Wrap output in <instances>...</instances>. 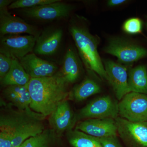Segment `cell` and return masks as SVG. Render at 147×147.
Segmentation results:
<instances>
[{
    "label": "cell",
    "mask_w": 147,
    "mask_h": 147,
    "mask_svg": "<svg viewBox=\"0 0 147 147\" xmlns=\"http://www.w3.org/2000/svg\"><path fill=\"white\" fill-rule=\"evenodd\" d=\"M69 84L61 71L52 76L31 79L28 84L31 98L30 108L45 117L50 116L70 96Z\"/></svg>",
    "instance_id": "cell-1"
},
{
    "label": "cell",
    "mask_w": 147,
    "mask_h": 147,
    "mask_svg": "<svg viewBox=\"0 0 147 147\" xmlns=\"http://www.w3.org/2000/svg\"><path fill=\"white\" fill-rule=\"evenodd\" d=\"M5 106V111L1 113L0 117V131L11 135V147H20L27 139L45 130L43 122L45 116L30 108L14 110L9 104Z\"/></svg>",
    "instance_id": "cell-2"
},
{
    "label": "cell",
    "mask_w": 147,
    "mask_h": 147,
    "mask_svg": "<svg viewBox=\"0 0 147 147\" xmlns=\"http://www.w3.org/2000/svg\"><path fill=\"white\" fill-rule=\"evenodd\" d=\"M68 29L86 68L89 71L97 74L101 79L108 82V75L98 51V38L90 33L79 17L71 18Z\"/></svg>",
    "instance_id": "cell-3"
},
{
    "label": "cell",
    "mask_w": 147,
    "mask_h": 147,
    "mask_svg": "<svg viewBox=\"0 0 147 147\" xmlns=\"http://www.w3.org/2000/svg\"><path fill=\"white\" fill-rule=\"evenodd\" d=\"M120 117L131 122L147 121V94L130 92L118 103Z\"/></svg>",
    "instance_id": "cell-4"
},
{
    "label": "cell",
    "mask_w": 147,
    "mask_h": 147,
    "mask_svg": "<svg viewBox=\"0 0 147 147\" xmlns=\"http://www.w3.org/2000/svg\"><path fill=\"white\" fill-rule=\"evenodd\" d=\"M74 8L71 5L60 1L49 4L21 9L20 11L25 17L32 20L51 21L68 18Z\"/></svg>",
    "instance_id": "cell-5"
},
{
    "label": "cell",
    "mask_w": 147,
    "mask_h": 147,
    "mask_svg": "<svg viewBox=\"0 0 147 147\" xmlns=\"http://www.w3.org/2000/svg\"><path fill=\"white\" fill-rule=\"evenodd\" d=\"M37 38L29 34H7L0 37V53L19 59L33 52Z\"/></svg>",
    "instance_id": "cell-6"
},
{
    "label": "cell",
    "mask_w": 147,
    "mask_h": 147,
    "mask_svg": "<svg viewBox=\"0 0 147 147\" xmlns=\"http://www.w3.org/2000/svg\"><path fill=\"white\" fill-rule=\"evenodd\" d=\"M118 103L109 96L96 98L82 108L77 118H110L115 119L119 116Z\"/></svg>",
    "instance_id": "cell-7"
},
{
    "label": "cell",
    "mask_w": 147,
    "mask_h": 147,
    "mask_svg": "<svg viewBox=\"0 0 147 147\" xmlns=\"http://www.w3.org/2000/svg\"><path fill=\"white\" fill-rule=\"evenodd\" d=\"M118 134L129 147H147V121L131 122L118 117L115 119Z\"/></svg>",
    "instance_id": "cell-8"
},
{
    "label": "cell",
    "mask_w": 147,
    "mask_h": 147,
    "mask_svg": "<svg viewBox=\"0 0 147 147\" xmlns=\"http://www.w3.org/2000/svg\"><path fill=\"white\" fill-rule=\"evenodd\" d=\"M104 51L115 56L120 62L125 64L133 63L147 56L145 48L121 39L110 40Z\"/></svg>",
    "instance_id": "cell-9"
},
{
    "label": "cell",
    "mask_w": 147,
    "mask_h": 147,
    "mask_svg": "<svg viewBox=\"0 0 147 147\" xmlns=\"http://www.w3.org/2000/svg\"><path fill=\"white\" fill-rule=\"evenodd\" d=\"M41 32L38 28L22 18L13 16L8 8L0 9V36L26 34L37 38Z\"/></svg>",
    "instance_id": "cell-10"
},
{
    "label": "cell",
    "mask_w": 147,
    "mask_h": 147,
    "mask_svg": "<svg viewBox=\"0 0 147 147\" xmlns=\"http://www.w3.org/2000/svg\"><path fill=\"white\" fill-rule=\"evenodd\" d=\"M63 32L59 27H49L41 31L37 38L33 53L36 55L53 56L60 48Z\"/></svg>",
    "instance_id": "cell-11"
},
{
    "label": "cell",
    "mask_w": 147,
    "mask_h": 147,
    "mask_svg": "<svg viewBox=\"0 0 147 147\" xmlns=\"http://www.w3.org/2000/svg\"><path fill=\"white\" fill-rule=\"evenodd\" d=\"M75 129L98 138L117 137V127L113 119H90L79 122Z\"/></svg>",
    "instance_id": "cell-12"
},
{
    "label": "cell",
    "mask_w": 147,
    "mask_h": 147,
    "mask_svg": "<svg viewBox=\"0 0 147 147\" xmlns=\"http://www.w3.org/2000/svg\"><path fill=\"white\" fill-rule=\"evenodd\" d=\"M18 60L31 79L52 76L58 72V67L56 64L42 59L34 53H30Z\"/></svg>",
    "instance_id": "cell-13"
},
{
    "label": "cell",
    "mask_w": 147,
    "mask_h": 147,
    "mask_svg": "<svg viewBox=\"0 0 147 147\" xmlns=\"http://www.w3.org/2000/svg\"><path fill=\"white\" fill-rule=\"evenodd\" d=\"M104 67L108 77V82L113 87L118 100L130 92L128 84L127 68L120 64L110 60L104 61Z\"/></svg>",
    "instance_id": "cell-14"
},
{
    "label": "cell",
    "mask_w": 147,
    "mask_h": 147,
    "mask_svg": "<svg viewBox=\"0 0 147 147\" xmlns=\"http://www.w3.org/2000/svg\"><path fill=\"white\" fill-rule=\"evenodd\" d=\"M49 116L50 126L59 134L72 129L76 120L67 100L61 103Z\"/></svg>",
    "instance_id": "cell-15"
},
{
    "label": "cell",
    "mask_w": 147,
    "mask_h": 147,
    "mask_svg": "<svg viewBox=\"0 0 147 147\" xmlns=\"http://www.w3.org/2000/svg\"><path fill=\"white\" fill-rule=\"evenodd\" d=\"M28 84L25 86H11L6 87L3 94L8 104L18 110H24L30 108L31 98Z\"/></svg>",
    "instance_id": "cell-16"
},
{
    "label": "cell",
    "mask_w": 147,
    "mask_h": 147,
    "mask_svg": "<svg viewBox=\"0 0 147 147\" xmlns=\"http://www.w3.org/2000/svg\"><path fill=\"white\" fill-rule=\"evenodd\" d=\"M82 69V62L73 48H68L64 57L62 73L69 84L79 79Z\"/></svg>",
    "instance_id": "cell-17"
},
{
    "label": "cell",
    "mask_w": 147,
    "mask_h": 147,
    "mask_svg": "<svg viewBox=\"0 0 147 147\" xmlns=\"http://www.w3.org/2000/svg\"><path fill=\"white\" fill-rule=\"evenodd\" d=\"M31 79L18 59L12 58L11 67L4 78L1 81V84L5 87L25 86L29 84Z\"/></svg>",
    "instance_id": "cell-18"
},
{
    "label": "cell",
    "mask_w": 147,
    "mask_h": 147,
    "mask_svg": "<svg viewBox=\"0 0 147 147\" xmlns=\"http://www.w3.org/2000/svg\"><path fill=\"white\" fill-rule=\"evenodd\" d=\"M128 84L130 92L147 94V70L144 65L137 66L129 72Z\"/></svg>",
    "instance_id": "cell-19"
},
{
    "label": "cell",
    "mask_w": 147,
    "mask_h": 147,
    "mask_svg": "<svg viewBox=\"0 0 147 147\" xmlns=\"http://www.w3.org/2000/svg\"><path fill=\"white\" fill-rule=\"evenodd\" d=\"M100 91V86L94 80L87 77L81 84L74 88L70 95L74 100L80 102L93 95L99 93Z\"/></svg>",
    "instance_id": "cell-20"
},
{
    "label": "cell",
    "mask_w": 147,
    "mask_h": 147,
    "mask_svg": "<svg viewBox=\"0 0 147 147\" xmlns=\"http://www.w3.org/2000/svg\"><path fill=\"white\" fill-rule=\"evenodd\" d=\"M67 138L74 147H102L98 138L77 130L67 131Z\"/></svg>",
    "instance_id": "cell-21"
},
{
    "label": "cell",
    "mask_w": 147,
    "mask_h": 147,
    "mask_svg": "<svg viewBox=\"0 0 147 147\" xmlns=\"http://www.w3.org/2000/svg\"><path fill=\"white\" fill-rule=\"evenodd\" d=\"M60 0H17L13 2L8 7V9L32 8L38 6L49 4Z\"/></svg>",
    "instance_id": "cell-22"
},
{
    "label": "cell",
    "mask_w": 147,
    "mask_h": 147,
    "mask_svg": "<svg viewBox=\"0 0 147 147\" xmlns=\"http://www.w3.org/2000/svg\"><path fill=\"white\" fill-rule=\"evenodd\" d=\"M49 133L44 130L42 133L27 139L20 147H48Z\"/></svg>",
    "instance_id": "cell-23"
},
{
    "label": "cell",
    "mask_w": 147,
    "mask_h": 147,
    "mask_svg": "<svg viewBox=\"0 0 147 147\" xmlns=\"http://www.w3.org/2000/svg\"><path fill=\"white\" fill-rule=\"evenodd\" d=\"M142 29V21L138 18H129L124 22L123 26L124 31L129 34L141 33Z\"/></svg>",
    "instance_id": "cell-24"
},
{
    "label": "cell",
    "mask_w": 147,
    "mask_h": 147,
    "mask_svg": "<svg viewBox=\"0 0 147 147\" xmlns=\"http://www.w3.org/2000/svg\"><path fill=\"white\" fill-rule=\"evenodd\" d=\"M12 58L0 53V80L1 81L9 71L12 65Z\"/></svg>",
    "instance_id": "cell-25"
},
{
    "label": "cell",
    "mask_w": 147,
    "mask_h": 147,
    "mask_svg": "<svg viewBox=\"0 0 147 147\" xmlns=\"http://www.w3.org/2000/svg\"><path fill=\"white\" fill-rule=\"evenodd\" d=\"M12 137L10 134L0 131V147H11Z\"/></svg>",
    "instance_id": "cell-26"
},
{
    "label": "cell",
    "mask_w": 147,
    "mask_h": 147,
    "mask_svg": "<svg viewBox=\"0 0 147 147\" xmlns=\"http://www.w3.org/2000/svg\"><path fill=\"white\" fill-rule=\"evenodd\" d=\"M102 147H119L117 143L116 137L98 138Z\"/></svg>",
    "instance_id": "cell-27"
},
{
    "label": "cell",
    "mask_w": 147,
    "mask_h": 147,
    "mask_svg": "<svg viewBox=\"0 0 147 147\" xmlns=\"http://www.w3.org/2000/svg\"><path fill=\"white\" fill-rule=\"evenodd\" d=\"M125 0H110L108 2V5L109 6L114 7L120 5L125 2Z\"/></svg>",
    "instance_id": "cell-28"
},
{
    "label": "cell",
    "mask_w": 147,
    "mask_h": 147,
    "mask_svg": "<svg viewBox=\"0 0 147 147\" xmlns=\"http://www.w3.org/2000/svg\"><path fill=\"white\" fill-rule=\"evenodd\" d=\"M13 1L11 0H0V9L8 8Z\"/></svg>",
    "instance_id": "cell-29"
},
{
    "label": "cell",
    "mask_w": 147,
    "mask_h": 147,
    "mask_svg": "<svg viewBox=\"0 0 147 147\" xmlns=\"http://www.w3.org/2000/svg\"><path fill=\"white\" fill-rule=\"evenodd\" d=\"M146 27H147V24H146Z\"/></svg>",
    "instance_id": "cell-30"
}]
</instances>
